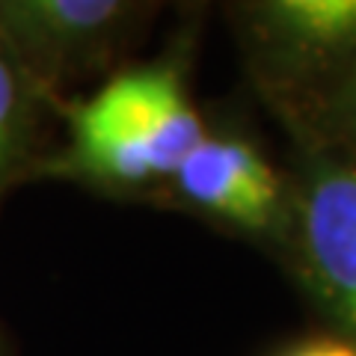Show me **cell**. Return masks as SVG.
Instances as JSON below:
<instances>
[{"label":"cell","mask_w":356,"mask_h":356,"mask_svg":"<svg viewBox=\"0 0 356 356\" xmlns=\"http://www.w3.org/2000/svg\"><path fill=\"white\" fill-rule=\"evenodd\" d=\"M122 13L116 0H0V39L39 77L44 65L95 42Z\"/></svg>","instance_id":"cell-4"},{"label":"cell","mask_w":356,"mask_h":356,"mask_svg":"<svg viewBox=\"0 0 356 356\" xmlns=\"http://www.w3.org/2000/svg\"><path fill=\"white\" fill-rule=\"evenodd\" d=\"M303 247L318 285L356 327V166L327 163L303 196Z\"/></svg>","instance_id":"cell-3"},{"label":"cell","mask_w":356,"mask_h":356,"mask_svg":"<svg viewBox=\"0 0 356 356\" xmlns=\"http://www.w3.org/2000/svg\"><path fill=\"white\" fill-rule=\"evenodd\" d=\"M205 140L202 122L172 69H137L113 77L77 107L72 158L83 172L122 184L175 175Z\"/></svg>","instance_id":"cell-1"},{"label":"cell","mask_w":356,"mask_h":356,"mask_svg":"<svg viewBox=\"0 0 356 356\" xmlns=\"http://www.w3.org/2000/svg\"><path fill=\"white\" fill-rule=\"evenodd\" d=\"M0 356H6V353H3V344H0Z\"/></svg>","instance_id":"cell-9"},{"label":"cell","mask_w":356,"mask_h":356,"mask_svg":"<svg viewBox=\"0 0 356 356\" xmlns=\"http://www.w3.org/2000/svg\"><path fill=\"white\" fill-rule=\"evenodd\" d=\"M264 18L300 48L336 51L356 42V0H280L264 6Z\"/></svg>","instance_id":"cell-6"},{"label":"cell","mask_w":356,"mask_h":356,"mask_svg":"<svg viewBox=\"0 0 356 356\" xmlns=\"http://www.w3.org/2000/svg\"><path fill=\"white\" fill-rule=\"evenodd\" d=\"M184 196L238 226L261 229L280 205V181L261 154L238 140H199L175 170Z\"/></svg>","instance_id":"cell-2"},{"label":"cell","mask_w":356,"mask_h":356,"mask_svg":"<svg viewBox=\"0 0 356 356\" xmlns=\"http://www.w3.org/2000/svg\"><path fill=\"white\" fill-rule=\"evenodd\" d=\"M33 107H36V77L0 39V193L27 161Z\"/></svg>","instance_id":"cell-5"},{"label":"cell","mask_w":356,"mask_h":356,"mask_svg":"<svg viewBox=\"0 0 356 356\" xmlns=\"http://www.w3.org/2000/svg\"><path fill=\"white\" fill-rule=\"evenodd\" d=\"M291 356H356L353 348L348 344H336V341H321V344H309V348L297 350Z\"/></svg>","instance_id":"cell-7"},{"label":"cell","mask_w":356,"mask_h":356,"mask_svg":"<svg viewBox=\"0 0 356 356\" xmlns=\"http://www.w3.org/2000/svg\"><path fill=\"white\" fill-rule=\"evenodd\" d=\"M344 110H348V116L353 119V125H356V72H353L350 83H348V95H344Z\"/></svg>","instance_id":"cell-8"}]
</instances>
